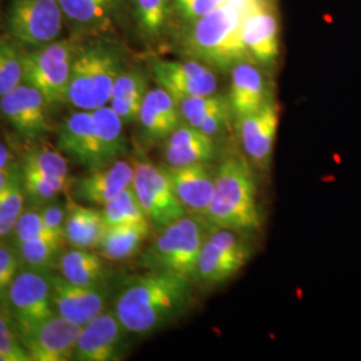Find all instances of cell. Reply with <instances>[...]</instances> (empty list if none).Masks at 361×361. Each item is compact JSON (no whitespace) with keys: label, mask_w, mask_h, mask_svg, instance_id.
Masks as SVG:
<instances>
[{"label":"cell","mask_w":361,"mask_h":361,"mask_svg":"<svg viewBox=\"0 0 361 361\" xmlns=\"http://www.w3.org/2000/svg\"><path fill=\"white\" fill-rule=\"evenodd\" d=\"M194 302L193 281L170 271H149L118 289L113 310L130 335H152L178 322Z\"/></svg>","instance_id":"cell-1"},{"label":"cell","mask_w":361,"mask_h":361,"mask_svg":"<svg viewBox=\"0 0 361 361\" xmlns=\"http://www.w3.org/2000/svg\"><path fill=\"white\" fill-rule=\"evenodd\" d=\"M207 219L213 226L245 234L261 226L256 178L245 155H228L216 168V186Z\"/></svg>","instance_id":"cell-2"},{"label":"cell","mask_w":361,"mask_h":361,"mask_svg":"<svg viewBox=\"0 0 361 361\" xmlns=\"http://www.w3.org/2000/svg\"><path fill=\"white\" fill-rule=\"evenodd\" d=\"M245 11L231 0L213 13L190 22L183 35V49L194 61L222 73L244 61L246 51L243 27Z\"/></svg>","instance_id":"cell-3"},{"label":"cell","mask_w":361,"mask_h":361,"mask_svg":"<svg viewBox=\"0 0 361 361\" xmlns=\"http://www.w3.org/2000/svg\"><path fill=\"white\" fill-rule=\"evenodd\" d=\"M123 50L107 40L77 44L67 104L94 111L110 102L116 78L126 68Z\"/></svg>","instance_id":"cell-4"},{"label":"cell","mask_w":361,"mask_h":361,"mask_svg":"<svg viewBox=\"0 0 361 361\" xmlns=\"http://www.w3.org/2000/svg\"><path fill=\"white\" fill-rule=\"evenodd\" d=\"M210 228L205 217L185 214L158 232L154 241L143 252L141 264L149 271H170L192 280Z\"/></svg>","instance_id":"cell-5"},{"label":"cell","mask_w":361,"mask_h":361,"mask_svg":"<svg viewBox=\"0 0 361 361\" xmlns=\"http://www.w3.org/2000/svg\"><path fill=\"white\" fill-rule=\"evenodd\" d=\"M75 51L74 39L61 38L25 54L23 83L37 89L50 109L67 104Z\"/></svg>","instance_id":"cell-6"},{"label":"cell","mask_w":361,"mask_h":361,"mask_svg":"<svg viewBox=\"0 0 361 361\" xmlns=\"http://www.w3.org/2000/svg\"><path fill=\"white\" fill-rule=\"evenodd\" d=\"M250 259L245 233L213 226L197 258L192 281L200 288H216L228 283Z\"/></svg>","instance_id":"cell-7"},{"label":"cell","mask_w":361,"mask_h":361,"mask_svg":"<svg viewBox=\"0 0 361 361\" xmlns=\"http://www.w3.org/2000/svg\"><path fill=\"white\" fill-rule=\"evenodd\" d=\"M4 22L8 37L27 50L62 38L66 25L59 0H11Z\"/></svg>","instance_id":"cell-8"},{"label":"cell","mask_w":361,"mask_h":361,"mask_svg":"<svg viewBox=\"0 0 361 361\" xmlns=\"http://www.w3.org/2000/svg\"><path fill=\"white\" fill-rule=\"evenodd\" d=\"M133 189L146 217L157 232L186 213L171 188L166 171L149 161H135Z\"/></svg>","instance_id":"cell-9"},{"label":"cell","mask_w":361,"mask_h":361,"mask_svg":"<svg viewBox=\"0 0 361 361\" xmlns=\"http://www.w3.org/2000/svg\"><path fill=\"white\" fill-rule=\"evenodd\" d=\"M52 271L20 268L7 290V305L23 332L55 313L52 304Z\"/></svg>","instance_id":"cell-10"},{"label":"cell","mask_w":361,"mask_h":361,"mask_svg":"<svg viewBox=\"0 0 361 361\" xmlns=\"http://www.w3.org/2000/svg\"><path fill=\"white\" fill-rule=\"evenodd\" d=\"M149 65L157 85L168 91L176 101L214 94L219 89L214 70L198 61L153 58Z\"/></svg>","instance_id":"cell-11"},{"label":"cell","mask_w":361,"mask_h":361,"mask_svg":"<svg viewBox=\"0 0 361 361\" xmlns=\"http://www.w3.org/2000/svg\"><path fill=\"white\" fill-rule=\"evenodd\" d=\"M50 110L44 97L27 83L0 97V114L26 141H38L51 131Z\"/></svg>","instance_id":"cell-12"},{"label":"cell","mask_w":361,"mask_h":361,"mask_svg":"<svg viewBox=\"0 0 361 361\" xmlns=\"http://www.w3.org/2000/svg\"><path fill=\"white\" fill-rule=\"evenodd\" d=\"M80 331L82 325L54 313L51 317L20 332V338L31 361L74 360Z\"/></svg>","instance_id":"cell-13"},{"label":"cell","mask_w":361,"mask_h":361,"mask_svg":"<svg viewBox=\"0 0 361 361\" xmlns=\"http://www.w3.org/2000/svg\"><path fill=\"white\" fill-rule=\"evenodd\" d=\"M129 335V331L121 323L114 310H104L90 323L82 326L74 360H119L128 349Z\"/></svg>","instance_id":"cell-14"},{"label":"cell","mask_w":361,"mask_h":361,"mask_svg":"<svg viewBox=\"0 0 361 361\" xmlns=\"http://www.w3.org/2000/svg\"><path fill=\"white\" fill-rule=\"evenodd\" d=\"M243 39L250 59L257 65H276L280 55V27L271 0H245Z\"/></svg>","instance_id":"cell-15"},{"label":"cell","mask_w":361,"mask_h":361,"mask_svg":"<svg viewBox=\"0 0 361 361\" xmlns=\"http://www.w3.org/2000/svg\"><path fill=\"white\" fill-rule=\"evenodd\" d=\"M51 286L55 313L82 326L107 310L113 292L110 284L82 286L55 273H52Z\"/></svg>","instance_id":"cell-16"},{"label":"cell","mask_w":361,"mask_h":361,"mask_svg":"<svg viewBox=\"0 0 361 361\" xmlns=\"http://www.w3.org/2000/svg\"><path fill=\"white\" fill-rule=\"evenodd\" d=\"M235 121L246 158L258 168H268L280 123L279 104L271 98L257 111Z\"/></svg>","instance_id":"cell-17"},{"label":"cell","mask_w":361,"mask_h":361,"mask_svg":"<svg viewBox=\"0 0 361 361\" xmlns=\"http://www.w3.org/2000/svg\"><path fill=\"white\" fill-rule=\"evenodd\" d=\"M134 166L125 159L104 168L89 170L87 176L71 180V193L74 200L89 205L104 207L116 195L133 185Z\"/></svg>","instance_id":"cell-18"},{"label":"cell","mask_w":361,"mask_h":361,"mask_svg":"<svg viewBox=\"0 0 361 361\" xmlns=\"http://www.w3.org/2000/svg\"><path fill=\"white\" fill-rule=\"evenodd\" d=\"M186 213L207 219L216 186V169L210 164L189 166H162Z\"/></svg>","instance_id":"cell-19"},{"label":"cell","mask_w":361,"mask_h":361,"mask_svg":"<svg viewBox=\"0 0 361 361\" xmlns=\"http://www.w3.org/2000/svg\"><path fill=\"white\" fill-rule=\"evenodd\" d=\"M56 149L79 166L101 168L92 111L77 110L66 118L56 130Z\"/></svg>","instance_id":"cell-20"},{"label":"cell","mask_w":361,"mask_h":361,"mask_svg":"<svg viewBox=\"0 0 361 361\" xmlns=\"http://www.w3.org/2000/svg\"><path fill=\"white\" fill-rule=\"evenodd\" d=\"M140 134L146 145L165 142L182 123L177 101L162 87L149 89L138 116Z\"/></svg>","instance_id":"cell-21"},{"label":"cell","mask_w":361,"mask_h":361,"mask_svg":"<svg viewBox=\"0 0 361 361\" xmlns=\"http://www.w3.org/2000/svg\"><path fill=\"white\" fill-rule=\"evenodd\" d=\"M234 119L249 116L271 98L267 79L253 61L240 62L231 70V87L226 95Z\"/></svg>","instance_id":"cell-22"},{"label":"cell","mask_w":361,"mask_h":361,"mask_svg":"<svg viewBox=\"0 0 361 361\" xmlns=\"http://www.w3.org/2000/svg\"><path fill=\"white\" fill-rule=\"evenodd\" d=\"M164 155L169 166L212 164L219 155V147L214 138L182 122L164 142Z\"/></svg>","instance_id":"cell-23"},{"label":"cell","mask_w":361,"mask_h":361,"mask_svg":"<svg viewBox=\"0 0 361 361\" xmlns=\"http://www.w3.org/2000/svg\"><path fill=\"white\" fill-rule=\"evenodd\" d=\"M74 35H95L113 23L123 0H59Z\"/></svg>","instance_id":"cell-24"},{"label":"cell","mask_w":361,"mask_h":361,"mask_svg":"<svg viewBox=\"0 0 361 361\" xmlns=\"http://www.w3.org/2000/svg\"><path fill=\"white\" fill-rule=\"evenodd\" d=\"M149 91V75L141 67H126L116 78L109 106L125 125L138 121L143 99Z\"/></svg>","instance_id":"cell-25"},{"label":"cell","mask_w":361,"mask_h":361,"mask_svg":"<svg viewBox=\"0 0 361 361\" xmlns=\"http://www.w3.org/2000/svg\"><path fill=\"white\" fill-rule=\"evenodd\" d=\"M58 271L73 284L82 286L110 284V271L104 257L91 252V249L73 247L62 252L58 261Z\"/></svg>","instance_id":"cell-26"},{"label":"cell","mask_w":361,"mask_h":361,"mask_svg":"<svg viewBox=\"0 0 361 361\" xmlns=\"http://www.w3.org/2000/svg\"><path fill=\"white\" fill-rule=\"evenodd\" d=\"M94 128L98 142V155L101 168L107 166L128 153V140L125 123L109 106H102L92 111Z\"/></svg>","instance_id":"cell-27"},{"label":"cell","mask_w":361,"mask_h":361,"mask_svg":"<svg viewBox=\"0 0 361 361\" xmlns=\"http://www.w3.org/2000/svg\"><path fill=\"white\" fill-rule=\"evenodd\" d=\"M104 225L102 210L83 207L74 202L67 204L65 240L79 249H95L102 240Z\"/></svg>","instance_id":"cell-28"},{"label":"cell","mask_w":361,"mask_h":361,"mask_svg":"<svg viewBox=\"0 0 361 361\" xmlns=\"http://www.w3.org/2000/svg\"><path fill=\"white\" fill-rule=\"evenodd\" d=\"M150 228L149 221L106 226L98 246L101 256L110 261H123L133 257L147 240Z\"/></svg>","instance_id":"cell-29"},{"label":"cell","mask_w":361,"mask_h":361,"mask_svg":"<svg viewBox=\"0 0 361 361\" xmlns=\"http://www.w3.org/2000/svg\"><path fill=\"white\" fill-rule=\"evenodd\" d=\"M134 22L141 38L153 44L164 38L171 16V0H131Z\"/></svg>","instance_id":"cell-30"},{"label":"cell","mask_w":361,"mask_h":361,"mask_svg":"<svg viewBox=\"0 0 361 361\" xmlns=\"http://www.w3.org/2000/svg\"><path fill=\"white\" fill-rule=\"evenodd\" d=\"M63 241V238L39 237L26 243L13 244L20 261V268L52 271L58 268Z\"/></svg>","instance_id":"cell-31"},{"label":"cell","mask_w":361,"mask_h":361,"mask_svg":"<svg viewBox=\"0 0 361 361\" xmlns=\"http://www.w3.org/2000/svg\"><path fill=\"white\" fill-rule=\"evenodd\" d=\"M23 176L20 165L13 164L7 183L0 190V240L10 235L25 209Z\"/></svg>","instance_id":"cell-32"},{"label":"cell","mask_w":361,"mask_h":361,"mask_svg":"<svg viewBox=\"0 0 361 361\" xmlns=\"http://www.w3.org/2000/svg\"><path fill=\"white\" fill-rule=\"evenodd\" d=\"M22 176L25 198L31 207H42L52 200H56L59 194L66 193L70 189L73 180L70 178L47 177L23 168Z\"/></svg>","instance_id":"cell-33"},{"label":"cell","mask_w":361,"mask_h":361,"mask_svg":"<svg viewBox=\"0 0 361 361\" xmlns=\"http://www.w3.org/2000/svg\"><path fill=\"white\" fill-rule=\"evenodd\" d=\"M25 54L13 39L0 37V97L23 83Z\"/></svg>","instance_id":"cell-34"},{"label":"cell","mask_w":361,"mask_h":361,"mask_svg":"<svg viewBox=\"0 0 361 361\" xmlns=\"http://www.w3.org/2000/svg\"><path fill=\"white\" fill-rule=\"evenodd\" d=\"M102 216L106 226L149 221L133 189V185L104 205Z\"/></svg>","instance_id":"cell-35"},{"label":"cell","mask_w":361,"mask_h":361,"mask_svg":"<svg viewBox=\"0 0 361 361\" xmlns=\"http://www.w3.org/2000/svg\"><path fill=\"white\" fill-rule=\"evenodd\" d=\"M20 166L47 177L70 178L68 159L58 149L49 146H38L28 150Z\"/></svg>","instance_id":"cell-36"},{"label":"cell","mask_w":361,"mask_h":361,"mask_svg":"<svg viewBox=\"0 0 361 361\" xmlns=\"http://www.w3.org/2000/svg\"><path fill=\"white\" fill-rule=\"evenodd\" d=\"M0 356L4 361H31L6 298H0Z\"/></svg>","instance_id":"cell-37"},{"label":"cell","mask_w":361,"mask_h":361,"mask_svg":"<svg viewBox=\"0 0 361 361\" xmlns=\"http://www.w3.org/2000/svg\"><path fill=\"white\" fill-rule=\"evenodd\" d=\"M177 104L182 116V122L193 128H198L200 123L204 119H207V116H212L213 113L219 111L226 106H231L228 97L219 92L185 98V99L177 101Z\"/></svg>","instance_id":"cell-38"},{"label":"cell","mask_w":361,"mask_h":361,"mask_svg":"<svg viewBox=\"0 0 361 361\" xmlns=\"http://www.w3.org/2000/svg\"><path fill=\"white\" fill-rule=\"evenodd\" d=\"M13 244L26 243V241L39 238V237L63 238L47 229V226L44 225L43 217L40 214V210L37 207H31V209H28L26 212L23 210V213L19 216V219L13 226Z\"/></svg>","instance_id":"cell-39"},{"label":"cell","mask_w":361,"mask_h":361,"mask_svg":"<svg viewBox=\"0 0 361 361\" xmlns=\"http://www.w3.org/2000/svg\"><path fill=\"white\" fill-rule=\"evenodd\" d=\"M228 1L229 0H176V7L186 20L193 22L213 13Z\"/></svg>","instance_id":"cell-40"},{"label":"cell","mask_w":361,"mask_h":361,"mask_svg":"<svg viewBox=\"0 0 361 361\" xmlns=\"http://www.w3.org/2000/svg\"><path fill=\"white\" fill-rule=\"evenodd\" d=\"M40 214L44 221V225L54 234L65 238L66 217H67V205H63L58 200L39 207Z\"/></svg>","instance_id":"cell-41"},{"label":"cell","mask_w":361,"mask_h":361,"mask_svg":"<svg viewBox=\"0 0 361 361\" xmlns=\"http://www.w3.org/2000/svg\"><path fill=\"white\" fill-rule=\"evenodd\" d=\"M20 271V261L15 246L4 244L0 240V276L13 281L16 273Z\"/></svg>","instance_id":"cell-42"},{"label":"cell","mask_w":361,"mask_h":361,"mask_svg":"<svg viewBox=\"0 0 361 361\" xmlns=\"http://www.w3.org/2000/svg\"><path fill=\"white\" fill-rule=\"evenodd\" d=\"M13 164L10 150L3 143H0V170L8 169Z\"/></svg>","instance_id":"cell-43"},{"label":"cell","mask_w":361,"mask_h":361,"mask_svg":"<svg viewBox=\"0 0 361 361\" xmlns=\"http://www.w3.org/2000/svg\"><path fill=\"white\" fill-rule=\"evenodd\" d=\"M10 284H11V281H8L7 279L0 276V298H6L7 297V290L10 288Z\"/></svg>","instance_id":"cell-44"},{"label":"cell","mask_w":361,"mask_h":361,"mask_svg":"<svg viewBox=\"0 0 361 361\" xmlns=\"http://www.w3.org/2000/svg\"><path fill=\"white\" fill-rule=\"evenodd\" d=\"M15 164V162H13ZM11 165L10 168L6 169V170H0V190L4 188V185L7 183V180H8V177H10V173H11V169L13 166Z\"/></svg>","instance_id":"cell-45"}]
</instances>
